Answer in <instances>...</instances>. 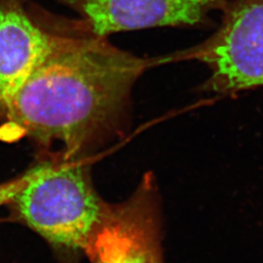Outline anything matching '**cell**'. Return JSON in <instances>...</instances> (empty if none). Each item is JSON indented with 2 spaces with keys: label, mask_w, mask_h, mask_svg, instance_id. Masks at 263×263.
<instances>
[{
  "label": "cell",
  "mask_w": 263,
  "mask_h": 263,
  "mask_svg": "<svg viewBox=\"0 0 263 263\" xmlns=\"http://www.w3.org/2000/svg\"><path fill=\"white\" fill-rule=\"evenodd\" d=\"M3 137H6V135L4 134V130H1V131H0V140H1Z\"/></svg>",
  "instance_id": "8"
},
{
  "label": "cell",
  "mask_w": 263,
  "mask_h": 263,
  "mask_svg": "<svg viewBox=\"0 0 263 263\" xmlns=\"http://www.w3.org/2000/svg\"><path fill=\"white\" fill-rule=\"evenodd\" d=\"M28 172L21 178L0 184V206L12 202L28 179Z\"/></svg>",
  "instance_id": "7"
},
{
  "label": "cell",
  "mask_w": 263,
  "mask_h": 263,
  "mask_svg": "<svg viewBox=\"0 0 263 263\" xmlns=\"http://www.w3.org/2000/svg\"><path fill=\"white\" fill-rule=\"evenodd\" d=\"M12 202L30 228L50 243L71 250H84L106 208L84 167L66 158L30 170Z\"/></svg>",
  "instance_id": "2"
},
{
  "label": "cell",
  "mask_w": 263,
  "mask_h": 263,
  "mask_svg": "<svg viewBox=\"0 0 263 263\" xmlns=\"http://www.w3.org/2000/svg\"><path fill=\"white\" fill-rule=\"evenodd\" d=\"M149 62L114 47L80 23L11 100L3 118L39 144H61L66 159L118 130L132 90Z\"/></svg>",
  "instance_id": "1"
},
{
  "label": "cell",
  "mask_w": 263,
  "mask_h": 263,
  "mask_svg": "<svg viewBox=\"0 0 263 263\" xmlns=\"http://www.w3.org/2000/svg\"><path fill=\"white\" fill-rule=\"evenodd\" d=\"M56 40L57 34L32 22L20 0H3L0 4V118Z\"/></svg>",
  "instance_id": "6"
},
{
  "label": "cell",
  "mask_w": 263,
  "mask_h": 263,
  "mask_svg": "<svg viewBox=\"0 0 263 263\" xmlns=\"http://www.w3.org/2000/svg\"><path fill=\"white\" fill-rule=\"evenodd\" d=\"M216 33L192 50L209 66L205 89L219 94L263 86V0H232Z\"/></svg>",
  "instance_id": "3"
},
{
  "label": "cell",
  "mask_w": 263,
  "mask_h": 263,
  "mask_svg": "<svg viewBox=\"0 0 263 263\" xmlns=\"http://www.w3.org/2000/svg\"><path fill=\"white\" fill-rule=\"evenodd\" d=\"M232 0H66L83 18L90 32L106 37L114 32L155 27L196 26L214 10Z\"/></svg>",
  "instance_id": "5"
},
{
  "label": "cell",
  "mask_w": 263,
  "mask_h": 263,
  "mask_svg": "<svg viewBox=\"0 0 263 263\" xmlns=\"http://www.w3.org/2000/svg\"><path fill=\"white\" fill-rule=\"evenodd\" d=\"M154 190L146 178L125 203L106 207L85 246L92 263H162Z\"/></svg>",
  "instance_id": "4"
}]
</instances>
